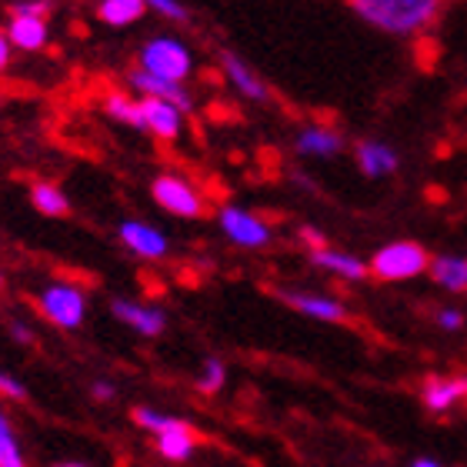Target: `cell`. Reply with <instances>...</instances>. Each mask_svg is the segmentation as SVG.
I'll list each match as a JSON object with an SVG mask.
<instances>
[{"mask_svg":"<svg viewBox=\"0 0 467 467\" xmlns=\"http://www.w3.org/2000/svg\"><path fill=\"white\" fill-rule=\"evenodd\" d=\"M364 24L390 37H420L438 24L444 0H348Z\"/></svg>","mask_w":467,"mask_h":467,"instance_id":"obj_1","label":"cell"},{"mask_svg":"<svg viewBox=\"0 0 467 467\" xmlns=\"http://www.w3.org/2000/svg\"><path fill=\"white\" fill-rule=\"evenodd\" d=\"M137 70H144L150 78L187 84L194 74V50L174 34H157V37L144 40V47L137 54Z\"/></svg>","mask_w":467,"mask_h":467,"instance_id":"obj_2","label":"cell"},{"mask_svg":"<svg viewBox=\"0 0 467 467\" xmlns=\"http://www.w3.org/2000/svg\"><path fill=\"white\" fill-rule=\"evenodd\" d=\"M431 254L414 241H394L384 244L374 257L368 261L370 277H378L384 284H398V281H414L428 271Z\"/></svg>","mask_w":467,"mask_h":467,"instance_id":"obj_3","label":"cell"},{"mask_svg":"<svg viewBox=\"0 0 467 467\" xmlns=\"http://www.w3.org/2000/svg\"><path fill=\"white\" fill-rule=\"evenodd\" d=\"M37 311L60 331H78L88 317V297L78 284L54 281L37 294Z\"/></svg>","mask_w":467,"mask_h":467,"instance_id":"obj_4","label":"cell"},{"mask_svg":"<svg viewBox=\"0 0 467 467\" xmlns=\"http://www.w3.org/2000/svg\"><path fill=\"white\" fill-rule=\"evenodd\" d=\"M150 197L161 211L184 217V221H194V217L204 214V194L184 174H157L154 184H150Z\"/></svg>","mask_w":467,"mask_h":467,"instance_id":"obj_5","label":"cell"},{"mask_svg":"<svg viewBox=\"0 0 467 467\" xmlns=\"http://www.w3.org/2000/svg\"><path fill=\"white\" fill-rule=\"evenodd\" d=\"M217 224H221V234H224L227 241H231L234 247H244V251H261V247H267V244L274 241L271 224L241 204L221 207Z\"/></svg>","mask_w":467,"mask_h":467,"instance_id":"obj_6","label":"cell"},{"mask_svg":"<svg viewBox=\"0 0 467 467\" xmlns=\"http://www.w3.org/2000/svg\"><path fill=\"white\" fill-rule=\"evenodd\" d=\"M117 237L140 261H164L167 254H171L167 234L161 227L147 224V221H124V224L117 227Z\"/></svg>","mask_w":467,"mask_h":467,"instance_id":"obj_7","label":"cell"},{"mask_svg":"<svg viewBox=\"0 0 467 467\" xmlns=\"http://www.w3.org/2000/svg\"><path fill=\"white\" fill-rule=\"evenodd\" d=\"M217 64H221V74H224V80L234 88L237 98L254 100V104H267V98H271L267 84H264L261 74L254 67H247L234 50H221V54H217Z\"/></svg>","mask_w":467,"mask_h":467,"instance_id":"obj_8","label":"cell"},{"mask_svg":"<svg viewBox=\"0 0 467 467\" xmlns=\"http://www.w3.org/2000/svg\"><path fill=\"white\" fill-rule=\"evenodd\" d=\"M287 307H294L297 314L311 317V321L321 324H344L348 321V304L337 301V297H327V294H314V291H277Z\"/></svg>","mask_w":467,"mask_h":467,"instance_id":"obj_9","label":"cell"},{"mask_svg":"<svg viewBox=\"0 0 467 467\" xmlns=\"http://www.w3.org/2000/svg\"><path fill=\"white\" fill-rule=\"evenodd\" d=\"M110 314H114L120 324H127L130 331L140 334V337H161L167 327V314L161 311V307H154V304L114 297V301H110Z\"/></svg>","mask_w":467,"mask_h":467,"instance_id":"obj_10","label":"cell"},{"mask_svg":"<svg viewBox=\"0 0 467 467\" xmlns=\"http://www.w3.org/2000/svg\"><path fill=\"white\" fill-rule=\"evenodd\" d=\"M154 441H157V454L164 461H171V464H187L197 454V448H201V434L181 418H171V424L164 431H157Z\"/></svg>","mask_w":467,"mask_h":467,"instance_id":"obj_11","label":"cell"},{"mask_svg":"<svg viewBox=\"0 0 467 467\" xmlns=\"http://www.w3.org/2000/svg\"><path fill=\"white\" fill-rule=\"evenodd\" d=\"M127 88L134 90L137 98H150V100H164V104H174L177 110H191V90L187 84H174V80H161V78H150L144 70H130L127 74Z\"/></svg>","mask_w":467,"mask_h":467,"instance_id":"obj_12","label":"cell"},{"mask_svg":"<svg viewBox=\"0 0 467 467\" xmlns=\"http://www.w3.org/2000/svg\"><path fill=\"white\" fill-rule=\"evenodd\" d=\"M140 124H144V134H154L157 140H177L184 134V110L164 100L140 98Z\"/></svg>","mask_w":467,"mask_h":467,"instance_id":"obj_13","label":"cell"},{"mask_svg":"<svg viewBox=\"0 0 467 467\" xmlns=\"http://www.w3.org/2000/svg\"><path fill=\"white\" fill-rule=\"evenodd\" d=\"M420 400H424V408L428 414L441 418V414H448L467 400V374H458V378H428L424 380V388H420Z\"/></svg>","mask_w":467,"mask_h":467,"instance_id":"obj_14","label":"cell"},{"mask_svg":"<svg viewBox=\"0 0 467 467\" xmlns=\"http://www.w3.org/2000/svg\"><path fill=\"white\" fill-rule=\"evenodd\" d=\"M311 264L317 271H327L334 274L337 281H348V284H360L368 281V261H360L358 254H348V251H337L331 244H324L317 251H311Z\"/></svg>","mask_w":467,"mask_h":467,"instance_id":"obj_15","label":"cell"},{"mask_svg":"<svg viewBox=\"0 0 467 467\" xmlns=\"http://www.w3.org/2000/svg\"><path fill=\"white\" fill-rule=\"evenodd\" d=\"M294 150L301 157H314V161H331L344 150V134L334 127L324 124H307L294 137Z\"/></svg>","mask_w":467,"mask_h":467,"instance_id":"obj_16","label":"cell"},{"mask_svg":"<svg viewBox=\"0 0 467 467\" xmlns=\"http://www.w3.org/2000/svg\"><path fill=\"white\" fill-rule=\"evenodd\" d=\"M354 161H358V171L370 181H384L400 167L398 150L384 140H358L354 144Z\"/></svg>","mask_w":467,"mask_h":467,"instance_id":"obj_17","label":"cell"},{"mask_svg":"<svg viewBox=\"0 0 467 467\" xmlns=\"http://www.w3.org/2000/svg\"><path fill=\"white\" fill-rule=\"evenodd\" d=\"M4 34H7L10 47L24 50V54H37V50L47 47V40H50L47 17H14V14H10Z\"/></svg>","mask_w":467,"mask_h":467,"instance_id":"obj_18","label":"cell"},{"mask_svg":"<svg viewBox=\"0 0 467 467\" xmlns=\"http://www.w3.org/2000/svg\"><path fill=\"white\" fill-rule=\"evenodd\" d=\"M428 274L434 277L441 291L448 294H464L467 291V257L461 254H441V257H431Z\"/></svg>","mask_w":467,"mask_h":467,"instance_id":"obj_19","label":"cell"},{"mask_svg":"<svg viewBox=\"0 0 467 467\" xmlns=\"http://www.w3.org/2000/svg\"><path fill=\"white\" fill-rule=\"evenodd\" d=\"M147 7L140 0H100L98 4V17L108 24V27H130L144 17Z\"/></svg>","mask_w":467,"mask_h":467,"instance_id":"obj_20","label":"cell"},{"mask_svg":"<svg viewBox=\"0 0 467 467\" xmlns=\"http://www.w3.org/2000/svg\"><path fill=\"white\" fill-rule=\"evenodd\" d=\"M30 204L44 217H64L70 211L67 194L57 184H47V181H37V184L30 187Z\"/></svg>","mask_w":467,"mask_h":467,"instance_id":"obj_21","label":"cell"},{"mask_svg":"<svg viewBox=\"0 0 467 467\" xmlns=\"http://www.w3.org/2000/svg\"><path fill=\"white\" fill-rule=\"evenodd\" d=\"M104 110L114 117L117 124H127V127H134V130H144V124H140V98H137V94L110 90L108 98H104Z\"/></svg>","mask_w":467,"mask_h":467,"instance_id":"obj_22","label":"cell"},{"mask_svg":"<svg viewBox=\"0 0 467 467\" xmlns=\"http://www.w3.org/2000/svg\"><path fill=\"white\" fill-rule=\"evenodd\" d=\"M227 384V368H224V360L221 358H207L204 360V368H201V374H197V390L201 394H221Z\"/></svg>","mask_w":467,"mask_h":467,"instance_id":"obj_23","label":"cell"},{"mask_svg":"<svg viewBox=\"0 0 467 467\" xmlns=\"http://www.w3.org/2000/svg\"><path fill=\"white\" fill-rule=\"evenodd\" d=\"M0 467H27V461H24V451H20L14 428L0 431Z\"/></svg>","mask_w":467,"mask_h":467,"instance_id":"obj_24","label":"cell"},{"mask_svg":"<svg viewBox=\"0 0 467 467\" xmlns=\"http://www.w3.org/2000/svg\"><path fill=\"white\" fill-rule=\"evenodd\" d=\"M130 418H134V424L140 431H147V434H157V431H164L167 424H171V414H161L157 408H134L130 410Z\"/></svg>","mask_w":467,"mask_h":467,"instance_id":"obj_25","label":"cell"},{"mask_svg":"<svg viewBox=\"0 0 467 467\" xmlns=\"http://www.w3.org/2000/svg\"><path fill=\"white\" fill-rule=\"evenodd\" d=\"M147 10H154L157 17L171 20V24H184L187 20V7L181 0H140Z\"/></svg>","mask_w":467,"mask_h":467,"instance_id":"obj_26","label":"cell"},{"mask_svg":"<svg viewBox=\"0 0 467 467\" xmlns=\"http://www.w3.org/2000/svg\"><path fill=\"white\" fill-rule=\"evenodd\" d=\"M10 14L14 17H50V0H17Z\"/></svg>","mask_w":467,"mask_h":467,"instance_id":"obj_27","label":"cell"},{"mask_svg":"<svg viewBox=\"0 0 467 467\" xmlns=\"http://www.w3.org/2000/svg\"><path fill=\"white\" fill-rule=\"evenodd\" d=\"M0 398L7 400H27V388L20 384L14 374H7V370H0Z\"/></svg>","mask_w":467,"mask_h":467,"instance_id":"obj_28","label":"cell"},{"mask_svg":"<svg viewBox=\"0 0 467 467\" xmlns=\"http://www.w3.org/2000/svg\"><path fill=\"white\" fill-rule=\"evenodd\" d=\"M438 327L441 331H461L464 327V314L458 311V307H441L438 311Z\"/></svg>","mask_w":467,"mask_h":467,"instance_id":"obj_29","label":"cell"},{"mask_svg":"<svg viewBox=\"0 0 467 467\" xmlns=\"http://www.w3.org/2000/svg\"><path fill=\"white\" fill-rule=\"evenodd\" d=\"M297 237H301V244H307L311 251H317V247H324V244H327V237H324L317 227H301V231H297Z\"/></svg>","mask_w":467,"mask_h":467,"instance_id":"obj_30","label":"cell"},{"mask_svg":"<svg viewBox=\"0 0 467 467\" xmlns=\"http://www.w3.org/2000/svg\"><path fill=\"white\" fill-rule=\"evenodd\" d=\"M90 394H94V400H114L117 398V388L110 384V380H94Z\"/></svg>","mask_w":467,"mask_h":467,"instance_id":"obj_31","label":"cell"},{"mask_svg":"<svg viewBox=\"0 0 467 467\" xmlns=\"http://www.w3.org/2000/svg\"><path fill=\"white\" fill-rule=\"evenodd\" d=\"M10 337H14L17 344H34V331H30L27 324H20V321L10 324Z\"/></svg>","mask_w":467,"mask_h":467,"instance_id":"obj_32","label":"cell"},{"mask_svg":"<svg viewBox=\"0 0 467 467\" xmlns=\"http://www.w3.org/2000/svg\"><path fill=\"white\" fill-rule=\"evenodd\" d=\"M10 57H14V47H10V40H7V34L0 30V74L10 67Z\"/></svg>","mask_w":467,"mask_h":467,"instance_id":"obj_33","label":"cell"},{"mask_svg":"<svg viewBox=\"0 0 467 467\" xmlns=\"http://www.w3.org/2000/svg\"><path fill=\"white\" fill-rule=\"evenodd\" d=\"M410 467H444L438 458H418V461H410Z\"/></svg>","mask_w":467,"mask_h":467,"instance_id":"obj_34","label":"cell"},{"mask_svg":"<svg viewBox=\"0 0 467 467\" xmlns=\"http://www.w3.org/2000/svg\"><path fill=\"white\" fill-rule=\"evenodd\" d=\"M7 428H10V418L4 414V410H0V431H7Z\"/></svg>","mask_w":467,"mask_h":467,"instance_id":"obj_35","label":"cell"},{"mask_svg":"<svg viewBox=\"0 0 467 467\" xmlns=\"http://www.w3.org/2000/svg\"><path fill=\"white\" fill-rule=\"evenodd\" d=\"M54 467H88V464H78V461H64V464H54Z\"/></svg>","mask_w":467,"mask_h":467,"instance_id":"obj_36","label":"cell"},{"mask_svg":"<svg viewBox=\"0 0 467 467\" xmlns=\"http://www.w3.org/2000/svg\"><path fill=\"white\" fill-rule=\"evenodd\" d=\"M0 287H4V274H0Z\"/></svg>","mask_w":467,"mask_h":467,"instance_id":"obj_37","label":"cell"}]
</instances>
